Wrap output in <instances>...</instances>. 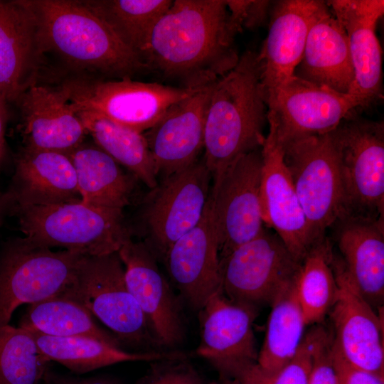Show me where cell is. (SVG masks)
I'll return each mask as SVG.
<instances>
[{"mask_svg":"<svg viewBox=\"0 0 384 384\" xmlns=\"http://www.w3.org/2000/svg\"><path fill=\"white\" fill-rule=\"evenodd\" d=\"M225 1L176 0L159 19L141 57L149 70L198 89L233 69L240 55Z\"/></svg>","mask_w":384,"mask_h":384,"instance_id":"obj_1","label":"cell"},{"mask_svg":"<svg viewBox=\"0 0 384 384\" xmlns=\"http://www.w3.org/2000/svg\"><path fill=\"white\" fill-rule=\"evenodd\" d=\"M45 63L58 65L55 78H123L149 70L95 14L76 0H29Z\"/></svg>","mask_w":384,"mask_h":384,"instance_id":"obj_2","label":"cell"},{"mask_svg":"<svg viewBox=\"0 0 384 384\" xmlns=\"http://www.w3.org/2000/svg\"><path fill=\"white\" fill-rule=\"evenodd\" d=\"M266 107L258 54L246 50L214 82L210 93L203 161L213 180L237 157L262 147Z\"/></svg>","mask_w":384,"mask_h":384,"instance_id":"obj_3","label":"cell"},{"mask_svg":"<svg viewBox=\"0 0 384 384\" xmlns=\"http://www.w3.org/2000/svg\"><path fill=\"white\" fill-rule=\"evenodd\" d=\"M123 210L98 208L81 200L16 207L9 213L31 242L52 248L102 256L117 252L131 238Z\"/></svg>","mask_w":384,"mask_h":384,"instance_id":"obj_4","label":"cell"},{"mask_svg":"<svg viewBox=\"0 0 384 384\" xmlns=\"http://www.w3.org/2000/svg\"><path fill=\"white\" fill-rule=\"evenodd\" d=\"M54 83L64 91L75 112L100 115L141 133L152 127L174 104L199 89L131 78L67 76L56 78Z\"/></svg>","mask_w":384,"mask_h":384,"instance_id":"obj_5","label":"cell"},{"mask_svg":"<svg viewBox=\"0 0 384 384\" xmlns=\"http://www.w3.org/2000/svg\"><path fill=\"white\" fill-rule=\"evenodd\" d=\"M85 255L53 251L26 238L8 242L0 252V326L19 306L64 297L74 284Z\"/></svg>","mask_w":384,"mask_h":384,"instance_id":"obj_6","label":"cell"},{"mask_svg":"<svg viewBox=\"0 0 384 384\" xmlns=\"http://www.w3.org/2000/svg\"><path fill=\"white\" fill-rule=\"evenodd\" d=\"M64 297L85 306L122 344L144 351L161 348L150 334L144 314L127 287L124 267L118 252L85 255L75 282Z\"/></svg>","mask_w":384,"mask_h":384,"instance_id":"obj_7","label":"cell"},{"mask_svg":"<svg viewBox=\"0 0 384 384\" xmlns=\"http://www.w3.org/2000/svg\"><path fill=\"white\" fill-rule=\"evenodd\" d=\"M330 135L343 192L341 218L384 219L383 122L348 117Z\"/></svg>","mask_w":384,"mask_h":384,"instance_id":"obj_8","label":"cell"},{"mask_svg":"<svg viewBox=\"0 0 384 384\" xmlns=\"http://www.w3.org/2000/svg\"><path fill=\"white\" fill-rule=\"evenodd\" d=\"M281 145L315 245L343 215L340 173L330 132L299 137Z\"/></svg>","mask_w":384,"mask_h":384,"instance_id":"obj_9","label":"cell"},{"mask_svg":"<svg viewBox=\"0 0 384 384\" xmlns=\"http://www.w3.org/2000/svg\"><path fill=\"white\" fill-rule=\"evenodd\" d=\"M221 289L233 302L271 305L294 284L302 262L281 238L265 228L256 238L220 259Z\"/></svg>","mask_w":384,"mask_h":384,"instance_id":"obj_10","label":"cell"},{"mask_svg":"<svg viewBox=\"0 0 384 384\" xmlns=\"http://www.w3.org/2000/svg\"><path fill=\"white\" fill-rule=\"evenodd\" d=\"M211 174L203 159L164 177L144 202L146 242L156 259L201 220L210 196Z\"/></svg>","mask_w":384,"mask_h":384,"instance_id":"obj_11","label":"cell"},{"mask_svg":"<svg viewBox=\"0 0 384 384\" xmlns=\"http://www.w3.org/2000/svg\"><path fill=\"white\" fill-rule=\"evenodd\" d=\"M262 166L259 149L237 157L213 180L209 201L220 259L265 228L260 201Z\"/></svg>","mask_w":384,"mask_h":384,"instance_id":"obj_12","label":"cell"},{"mask_svg":"<svg viewBox=\"0 0 384 384\" xmlns=\"http://www.w3.org/2000/svg\"><path fill=\"white\" fill-rule=\"evenodd\" d=\"M256 308L231 301L221 289L198 311L200 343L196 352L218 372L221 380L240 377L257 365Z\"/></svg>","mask_w":384,"mask_h":384,"instance_id":"obj_13","label":"cell"},{"mask_svg":"<svg viewBox=\"0 0 384 384\" xmlns=\"http://www.w3.org/2000/svg\"><path fill=\"white\" fill-rule=\"evenodd\" d=\"M265 102L267 118L273 121L280 144L329 133L356 107H365L358 96L340 93L295 75L267 95Z\"/></svg>","mask_w":384,"mask_h":384,"instance_id":"obj_14","label":"cell"},{"mask_svg":"<svg viewBox=\"0 0 384 384\" xmlns=\"http://www.w3.org/2000/svg\"><path fill=\"white\" fill-rule=\"evenodd\" d=\"M332 268L337 284L336 300L329 311L334 328L333 345L351 366L384 376L381 314L358 292L343 261L334 254Z\"/></svg>","mask_w":384,"mask_h":384,"instance_id":"obj_15","label":"cell"},{"mask_svg":"<svg viewBox=\"0 0 384 384\" xmlns=\"http://www.w3.org/2000/svg\"><path fill=\"white\" fill-rule=\"evenodd\" d=\"M127 287L138 303L149 331L161 348L183 343L185 327L181 302L159 270L156 257L142 242L132 238L117 252Z\"/></svg>","mask_w":384,"mask_h":384,"instance_id":"obj_16","label":"cell"},{"mask_svg":"<svg viewBox=\"0 0 384 384\" xmlns=\"http://www.w3.org/2000/svg\"><path fill=\"white\" fill-rule=\"evenodd\" d=\"M261 147L260 201L262 220L281 238L293 256L302 262L314 245L308 223L284 164L273 121Z\"/></svg>","mask_w":384,"mask_h":384,"instance_id":"obj_17","label":"cell"},{"mask_svg":"<svg viewBox=\"0 0 384 384\" xmlns=\"http://www.w3.org/2000/svg\"><path fill=\"white\" fill-rule=\"evenodd\" d=\"M329 9L326 2L318 0H283L274 4L268 34L257 53L265 97L294 76L311 26Z\"/></svg>","mask_w":384,"mask_h":384,"instance_id":"obj_18","label":"cell"},{"mask_svg":"<svg viewBox=\"0 0 384 384\" xmlns=\"http://www.w3.org/2000/svg\"><path fill=\"white\" fill-rule=\"evenodd\" d=\"M16 104L23 147L68 155L84 142L83 124L56 83H36Z\"/></svg>","mask_w":384,"mask_h":384,"instance_id":"obj_19","label":"cell"},{"mask_svg":"<svg viewBox=\"0 0 384 384\" xmlns=\"http://www.w3.org/2000/svg\"><path fill=\"white\" fill-rule=\"evenodd\" d=\"M44 69L36 17L29 0H0V94L7 103L38 82Z\"/></svg>","mask_w":384,"mask_h":384,"instance_id":"obj_20","label":"cell"},{"mask_svg":"<svg viewBox=\"0 0 384 384\" xmlns=\"http://www.w3.org/2000/svg\"><path fill=\"white\" fill-rule=\"evenodd\" d=\"M163 260L171 282L194 310L199 311L222 289L218 241L209 198L199 223L169 248Z\"/></svg>","mask_w":384,"mask_h":384,"instance_id":"obj_21","label":"cell"},{"mask_svg":"<svg viewBox=\"0 0 384 384\" xmlns=\"http://www.w3.org/2000/svg\"><path fill=\"white\" fill-rule=\"evenodd\" d=\"M213 83L174 104L143 133L157 176H169L198 161L204 147L206 112Z\"/></svg>","mask_w":384,"mask_h":384,"instance_id":"obj_22","label":"cell"},{"mask_svg":"<svg viewBox=\"0 0 384 384\" xmlns=\"http://www.w3.org/2000/svg\"><path fill=\"white\" fill-rule=\"evenodd\" d=\"M348 40L355 82L349 94L365 107L382 97V50L375 28L384 13L383 0L328 1Z\"/></svg>","mask_w":384,"mask_h":384,"instance_id":"obj_23","label":"cell"},{"mask_svg":"<svg viewBox=\"0 0 384 384\" xmlns=\"http://www.w3.org/2000/svg\"><path fill=\"white\" fill-rule=\"evenodd\" d=\"M8 212L14 208L80 200L76 173L68 155L22 146L4 193Z\"/></svg>","mask_w":384,"mask_h":384,"instance_id":"obj_24","label":"cell"},{"mask_svg":"<svg viewBox=\"0 0 384 384\" xmlns=\"http://www.w3.org/2000/svg\"><path fill=\"white\" fill-rule=\"evenodd\" d=\"M337 241L347 272L361 296L378 314L384 301V219L344 217Z\"/></svg>","mask_w":384,"mask_h":384,"instance_id":"obj_25","label":"cell"},{"mask_svg":"<svg viewBox=\"0 0 384 384\" xmlns=\"http://www.w3.org/2000/svg\"><path fill=\"white\" fill-rule=\"evenodd\" d=\"M294 75L340 93L352 90L355 75L348 36L329 10L311 26Z\"/></svg>","mask_w":384,"mask_h":384,"instance_id":"obj_26","label":"cell"},{"mask_svg":"<svg viewBox=\"0 0 384 384\" xmlns=\"http://www.w3.org/2000/svg\"><path fill=\"white\" fill-rule=\"evenodd\" d=\"M68 156L75 168L82 203L120 210L130 203L137 178L123 171L120 165L95 144L83 142Z\"/></svg>","mask_w":384,"mask_h":384,"instance_id":"obj_27","label":"cell"},{"mask_svg":"<svg viewBox=\"0 0 384 384\" xmlns=\"http://www.w3.org/2000/svg\"><path fill=\"white\" fill-rule=\"evenodd\" d=\"M41 353L78 373L127 361H156L188 358L179 351L129 352L105 341L84 336L60 337L29 331Z\"/></svg>","mask_w":384,"mask_h":384,"instance_id":"obj_28","label":"cell"},{"mask_svg":"<svg viewBox=\"0 0 384 384\" xmlns=\"http://www.w3.org/2000/svg\"><path fill=\"white\" fill-rule=\"evenodd\" d=\"M297 281L272 303L257 366L267 378L274 377L294 356L306 325L298 302Z\"/></svg>","mask_w":384,"mask_h":384,"instance_id":"obj_29","label":"cell"},{"mask_svg":"<svg viewBox=\"0 0 384 384\" xmlns=\"http://www.w3.org/2000/svg\"><path fill=\"white\" fill-rule=\"evenodd\" d=\"M87 134L117 164L124 166L149 188H154L157 173L143 133L86 112H76Z\"/></svg>","mask_w":384,"mask_h":384,"instance_id":"obj_30","label":"cell"},{"mask_svg":"<svg viewBox=\"0 0 384 384\" xmlns=\"http://www.w3.org/2000/svg\"><path fill=\"white\" fill-rule=\"evenodd\" d=\"M81 2L125 46L141 57L153 29L173 1L83 0Z\"/></svg>","mask_w":384,"mask_h":384,"instance_id":"obj_31","label":"cell"},{"mask_svg":"<svg viewBox=\"0 0 384 384\" xmlns=\"http://www.w3.org/2000/svg\"><path fill=\"white\" fill-rule=\"evenodd\" d=\"M19 327L49 336L90 337L117 347L123 346L113 334L97 325L85 306L64 297L30 304Z\"/></svg>","mask_w":384,"mask_h":384,"instance_id":"obj_32","label":"cell"},{"mask_svg":"<svg viewBox=\"0 0 384 384\" xmlns=\"http://www.w3.org/2000/svg\"><path fill=\"white\" fill-rule=\"evenodd\" d=\"M334 252L325 238L315 244L302 262L297 294L306 325L320 323L336 297L337 284L332 268Z\"/></svg>","mask_w":384,"mask_h":384,"instance_id":"obj_33","label":"cell"},{"mask_svg":"<svg viewBox=\"0 0 384 384\" xmlns=\"http://www.w3.org/2000/svg\"><path fill=\"white\" fill-rule=\"evenodd\" d=\"M49 362L28 330L0 326V384H40Z\"/></svg>","mask_w":384,"mask_h":384,"instance_id":"obj_34","label":"cell"},{"mask_svg":"<svg viewBox=\"0 0 384 384\" xmlns=\"http://www.w3.org/2000/svg\"><path fill=\"white\" fill-rule=\"evenodd\" d=\"M149 373L137 384H213L208 382L187 358L152 362Z\"/></svg>","mask_w":384,"mask_h":384,"instance_id":"obj_35","label":"cell"},{"mask_svg":"<svg viewBox=\"0 0 384 384\" xmlns=\"http://www.w3.org/2000/svg\"><path fill=\"white\" fill-rule=\"evenodd\" d=\"M321 326L311 329L304 336L292 359L272 378L269 384H309L315 345Z\"/></svg>","mask_w":384,"mask_h":384,"instance_id":"obj_36","label":"cell"},{"mask_svg":"<svg viewBox=\"0 0 384 384\" xmlns=\"http://www.w3.org/2000/svg\"><path fill=\"white\" fill-rule=\"evenodd\" d=\"M332 334L321 326L314 348L309 384H340L332 356Z\"/></svg>","mask_w":384,"mask_h":384,"instance_id":"obj_37","label":"cell"},{"mask_svg":"<svg viewBox=\"0 0 384 384\" xmlns=\"http://www.w3.org/2000/svg\"><path fill=\"white\" fill-rule=\"evenodd\" d=\"M229 14V22L238 34L243 28L255 29L266 21L270 1H225Z\"/></svg>","mask_w":384,"mask_h":384,"instance_id":"obj_38","label":"cell"},{"mask_svg":"<svg viewBox=\"0 0 384 384\" xmlns=\"http://www.w3.org/2000/svg\"><path fill=\"white\" fill-rule=\"evenodd\" d=\"M331 350L340 384H384V376L357 368L348 363L334 347L333 341Z\"/></svg>","mask_w":384,"mask_h":384,"instance_id":"obj_39","label":"cell"},{"mask_svg":"<svg viewBox=\"0 0 384 384\" xmlns=\"http://www.w3.org/2000/svg\"><path fill=\"white\" fill-rule=\"evenodd\" d=\"M47 384H120L118 381L107 377H92L87 378H66L48 374L44 378Z\"/></svg>","mask_w":384,"mask_h":384,"instance_id":"obj_40","label":"cell"},{"mask_svg":"<svg viewBox=\"0 0 384 384\" xmlns=\"http://www.w3.org/2000/svg\"><path fill=\"white\" fill-rule=\"evenodd\" d=\"M270 379L265 376L256 366L240 377L221 380V384H269Z\"/></svg>","mask_w":384,"mask_h":384,"instance_id":"obj_41","label":"cell"},{"mask_svg":"<svg viewBox=\"0 0 384 384\" xmlns=\"http://www.w3.org/2000/svg\"><path fill=\"white\" fill-rule=\"evenodd\" d=\"M6 105V101L0 94V171L3 165L6 153L5 132L8 120Z\"/></svg>","mask_w":384,"mask_h":384,"instance_id":"obj_42","label":"cell"},{"mask_svg":"<svg viewBox=\"0 0 384 384\" xmlns=\"http://www.w3.org/2000/svg\"><path fill=\"white\" fill-rule=\"evenodd\" d=\"M8 213V206L4 193L0 192V226L2 225L5 215Z\"/></svg>","mask_w":384,"mask_h":384,"instance_id":"obj_43","label":"cell"}]
</instances>
